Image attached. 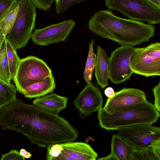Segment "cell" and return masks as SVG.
Here are the masks:
<instances>
[{
    "label": "cell",
    "mask_w": 160,
    "mask_h": 160,
    "mask_svg": "<svg viewBox=\"0 0 160 160\" xmlns=\"http://www.w3.org/2000/svg\"><path fill=\"white\" fill-rule=\"evenodd\" d=\"M0 127L3 130L19 132L32 144L42 148L73 141L79 136L76 129L58 114L17 99L0 110Z\"/></svg>",
    "instance_id": "6da1fadb"
},
{
    "label": "cell",
    "mask_w": 160,
    "mask_h": 160,
    "mask_svg": "<svg viewBox=\"0 0 160 160\" xmlns=\"http://www.w3.org/2000/svg\"><path fill=\"white\" fill-rule=\"evenodd\" d=\"M89 29L100 37L121 46L134 47L149 42L154 36V27L141 21L121 18L108 10H100L88 22Z\"/></svg>",
    "instance_id": "7a4b0ae2"
},
{
    "label": "cell",
    "mask_w": 160,
    "mask_h": 160,
    "mask_svg": "<svg viewBox=\"0 0 160 160\" xmlns=\"http://www.w3.org/2000/svg\"><path fill=\"white\" fill-rule=\"evenodd\" d=\"M159 112L153 104L147 100L133 107L111 113L102 107L98 110L99 125L107 130H116L134 125L156 123Z\"/></svg>",
    "instance_id": "3957f363"
},
{
    "label": "cell",
    "mask_w": 160,
    "mask_h": 160,
    "mask_svg": "<svg viewBox=\"0 0 160 160\" xmlns=\"http://www.w3.org/2000/svg\"><path fill=\"white\" fill-rule=\"evenodd\" d=\"M19 8L12 28L5 38L16 49L25 46L35 27L37 12L30 0H18Z\"/></svg>",
    "instance_id": "277c9868"
},
{
    "label": "cell",
    "mask_w": 160,
    "mask_h": 160,
    "mask_svg": "<svg viewBox=\"0 0 160 160\" xmlns=\"http://www.w3.org/2000/svg\"><path fill=\"white\" fill-rule=\"evenodd\" d=\"M108 8L117 11L130 19L151 25L160 22V8L147 0H104Z\"/></svg>",
    "instance_id": "5b68a950"
},
{
    "label": "cell",
    "mask_w": 160,
    "mask_h": 160,
    "mask_svg": "<svg viewBox=\"0 0 160 160\" xmlns=\"http://www.w3.org/2000/svg\"><path fill=\"white\" fill-rule=\"evenodd\" d=\"M52 74L51 70L42 60L30 56L20 60L13 79L17 90L21 93L27 86Z\"/></svg>",
    "instance_id": "8992f818"
},
{
    "label": "cell",
    "mask_w": 160,
    "mask_h": 160,
    "mask_svg": "<svg viewBox=\"0 0 160 160\" xmlns=\"http://www.w3.org/2000/svg\"><path fill=\"white\" fill-rule=\"evenodd\" d=\"M133 73L147 77L160 75V43L156 42L135 48L130 59Z\"/></svg>",
    "instance_id": "52a82bcc"
},
{
    "label": "cell",
    "mask_w": 160,
    "mask_h": 160,
    "mask_svg": "<svg viewBox=\"0 0 160 160\" xmlns=\"http://www.w3.org/2000/svg\"><path fill=\"white\" fill-rule=\"evenodd\" d=\"M97 153L89 144L73 141L52 144L47 148L48 160H95Z\"/></svg>",
    "instance_id": "ba28073f"
},
{
    "label": "cell",
    "mask_w": 160,
    "mask_h": 160,
    "mask_svg": "<svg viewBox=\"0 0 160 160\" xmlns=\"http://www.w3.org/2000/svg\"><path fill=\"white\" fill-rule=\"evenodd\" d=\"M117 134L136 149H146L150 148L154 141L160 139V128L149 124H136L118 130Z\"/></svg>",
    "instance_id": "9c48e42d"
},
{
    "label": "cell",
    "mask_w": 160,
    "mask_h": 160,
    "mask_svg": "<svg viewBox=\"0 0 160 160\" xmlns=\"http://www.w3.org/2000/svg\"><path fill=\"white\" fill-rule=\"evenodd\" d=\"M135 48L129 46H121L111 53L109 58V79L115 84L128 80L133 72L130 66V59Z\"/></svg>",
    "instance_id": "30bf717a"
},
{
    "label": "cell",
    "mask_w": 160,
    "mask_h": 160,
    "mask_svg": "<svg viewBox=\"0 0 160 160\" xmlns=\"http://www.w3.org/2000/svg\"><path fill=\"white\" fill-rule=\"evenodd\" d=\"M75 25L72 19L64 20L41 29H35L31 38L36 44L46 46L64 41Z\"/></svg>",
    "instance_id": "8fae6325"
},
{
    "label": "cell",
    "mask_w": 160,
    "mask_h": 160,
    "mask_svg": "<svg viewBox=\"0 0 160 160\" xmlns=\"http://www.w3.org/2000/svg\"><path fill=\"white\" fill-rule=\"evenodd\" d=\"M146 100L142 90L124 88L115 92L112 97L108 98L103 108L106 112L111 113L135 106Z\"/></svg>",
    "instance_id": "7c38bea8"
},
{
    "label": "cell",
    "mask_w": 160,
    "mask_h": 160,
    "mask_svg": "<svg viewBox=\"0 0 160 160\" xmlns=\"http://www.w3.org/2000/svg\"><path fill=\"white\" fill-rule=\"evenodd\" d=\"M103 101L99 88L91 82L85 86L73 102L82 118L91 115L102 108Z\"/></svg>",
    "instance_id": "4fadbf2b"
},
{
    "label": "cell",
    "mask_w": 160,
    "mask_h": 160,
    "mask_svg": "<svg viewBox=\"0 0 160 160\" xmlns=\"http://www.w3.org/2000/svg\"><path fill=\"white\" fill-rule=\"evenodd\" d=\"M67 97L59 96L56 93H51L36 98L33 102V104L44 111L58 114L67 106Z\"/></svg>",
    "instance_id": "5bb4252c"
},
{
    "label": "cell",
    "mask_w": 160,
    "mask_h": 160,
    "mask_svg": "<svg viewBox=\"0 0 160 160\" xmlns=\"http://www.w3.org/2000/svg\"><path fill=\"white\" fill-rule=\"evenodd\" d=\"M55 87V80L52 74L39 82L27 86L21 93L27 98H37L52 92Z\"/></svg>",
    "instance_id": "9a60e30c"
},
{
    "label": "cell",
    "mask_w": 160,
    "mask_h": 160,
    "mask_svg": "<svg viewBox=\"0 0 160 160\" xmlns=\"http://www.w3.org/2000/svg\"><path fill=\"white\" fill-rule=\"evenodd\" d=\"M97 50L95 76L98 83L104 88L108 85L109 58L105 51L100 46H97Z\"/></svg>",
    "instance_id": "2e32d148"
},
{
    "label": "cell",
    "mask_w": 160,
    "mask_h": 160,
    "mask_svg": "<svg viewBox=\"0 0 160 160\" xmlns=\"http://www.w3.org/2000/svg\"><path fill=\"white\" fill-rule=\"evenodd\" d=\"M135 148L117 134L112 135L110 154L114 160H132V155Z\"/></svg>",
    "instance_id": "e0dca14e"
},
{
    "label": "cell",
    "mask_w": 160,
    "mask_h": 160,
    "mask_svg": "<svg viewBox=\"0 0 160 160\" xmlns=\"http://www.w3.org/2000/svg\"><path fill=\"white\" fill-rule=\"evenodd\" d=\"M16 87L0 79V110L17 99Z\"/></svg>",
    "instance_id": "ac0fdd59"
},
{
    "label": "cell",
    "mask_w": 160,
    "mask_h": 160,
    "mask_svg": "<svg viewBox=\"0 0 160 160\" xmlns=\"http://www.w3.org/2000/svg\"><path fill=\"white\" fill-rule=\"evenodd\" d=\"M0 79L7 83H10L12 79L7 57L5 38L0 49Z\"/></svg>",
    "instance_id": "d6986e66"
},
{
    "label": "cell",
    "mask_w": 160,
    "mask_h": 160,
    "mask_svg": "<svg viewBox=\"0 0 160 160\" xmlns=\"http://www.w3.org/2000/svg\"><path fill=\"white\" fill-rule=\"evenodd\" d=\"M94 42V41L92 40L89 44V52L83 73L84 79L87 84L91 82L96 64L97 56L93 49Z\"/></svg>",
    "instance_id": "ffe728a7"
},
{
    "label": "cell",
    "mask_w": 160,
    "mask_h": 160,
    "mask_svg": "<svg viewBox=\"0 0 160 160\" xmlns=\"http://www.w3.org/2000/svg\"><path fill=\"white\" fill-rule=\"evenodd\" d=\"M6 46L10 72L11 78L12 79L15 75L21 59L17 55V49L6 39Z\"/></svg>",
    "instance_id": "44dd1931"
},
{
    "label": "cell",
    "mask_w": 160,
    "mask_h": 160,
    "mask_svg": "<svg viewBox=\"0 0 160 160\" xmlns=\"http://www.w3.org/2000/svg\"><path fill=\"white\" fill-rule=\"evenodd\" d=\"M19 8V5L18 4L16 7L0 21V29L5 37L10 31L14 25Z\"/></svg>",
    "instance_id": "7402d4cb"
},
{
    "label": "cell",
    "mask_w": 160,
    "mask_h": 160,
    "mask_svg": "<svg viewBox=\"0 0 160 160\" xmlns=\"http://www.w3.org/2000/svg\"><path fill=\"white\" fill-rule=\"evenodd\" d=\"M160 160L153 149L150 148L143 150L135 149L132 155V160Z\"/></svg>",
    "instance_id": "603a6c76"
},
{
    "label": "cell",
    "mask_w": 160,
    "mask_h": 160,
    "mask_svg": "<svg viewBox=\"0 0 160 160\" xmlns=\"http://www.w3.org/2000/svg\"><path fill=\"white\" fill-rule=\"evenodd\" d=\"M56 12L61 14L72 6L81 3L85 2L88 0H55Z\"/></svg>",
    "instance_id": "cb8c5ba5"
},
{
    "label": "cell",
    "mask_w": 160,
    "mask_h": 160,
    "mask_svg": "<svg viewBox=\"0 0 160 160\" xmlns=\"http://www.w3.org/2000/svg\"><path fill=\"white\" fill-rule=\"evenodd\" d=\"M18 4V0L0 1V21Z\"/></svg>",
    "instance_id": "d4e9b609"
},
{
    "label": "cell",
    "mask_w": 160,
    "mask_h": 160,
    "mask_svg": "<svg viewBox=\"0 0 160 160\" xmlns=\"http://www.w3.org/2000/svg\"><path fill=\"white\" fill-rule=\"evenodd\" d=\"M36 8L43 11L48 10L55 0H30Z\"/></svg>",
    "instance_id": "484cf974"
},
{
    "label": "cell",
    "mask_w": 160,
    "mask_h": 160,
    "mask_svg": "<svg viewBox=\"0 0 160 160\" xmlns=\"http://www.w3.org/2000/svg\"><path fill=\"white\" fill-rule=\"evenodd\" d=\"M1 160H25V158L20 154L19 152L12 149L6 153L2 155Z\"/></svg>",
    "instance_id": "4316f807"
},
{
    "label": "cell",
    "mask_w": 160,
    "mask_h": 160,
    "mask_svg": "<svg viewBox=\"0 0 160 160\" xmlns=\"http://www.w3.org/2000/svg\"><path fill=\"white\" fill-rule=\"evenodd\" d=\"M154 100L153 105L156 110L159 112L160 111V82L155 86L153 88Z\"/></svg>",
    "instance_id": "83f0119b"
},
{
    "label": "cell",
    "mask_w": 160,
    "mask_h": 160,
    "mask_svg": "<svg viewBox=\"0 0 160 160\" xmlns=\"http://www.w3.org/2000/svg\"><path fill=\"white\" fill-rule=\"evenodd\" d=\"M150 148L153 149L158 156L160 158V139L153 142Z\"/></svg>",
    "instance_id": "f1b7e54d"
},
{
    "label": "cell",
    "mask_w": 160,
    "mask_h": 160,
    "mask_svg": "<svg viewBox=\"0 0 160 160\" xmlns=\"http://www.w3.org/2000/svg\"><path fill=\"white\" fill-rule=\"evenodd\" d=\"M105 95L108 98H111L114 96L115 92L112 88L108 87L106 88L104 92Z\"/></svg>",
    "instance_id": "f546056e"
},
{
    "label": "cell",
    "mask_w": 160,
    "mask_h": 160,
    "mask_svg": "<svg viewBox=\"0 0 160 160\" xmlns=\"http://www.w3.org/2000/svg\"><path fill=\"white\" fill-rule=\"evenodd\" d=\"M20 155L25 158H29L31 157L32 155L29 152H27L24 148L21 149L19 151Z\"/></svg>",
    "instance_id": "4dcf8cb0"
},
{
    "label": "cell",
    "mask_w": 160,
    "mask_h": 160,
    "mask_svg": "<svg viewBox=\"0 0 160 160\" xmlns=\"http://www.w3.org/2000/svg\"><path fill=\"white\" fill-rule=\"evenodd\" d=\"M156 7L160 8V0H147Z\"/></svg>",
    "instance_id": "1f68e13d"
},
{
    "label": "cell",
    "mask_w": 160,
    "mask_h": 160,
    "mask_svg": "<svg viewBox=\"0 0 160 160\" xmlns=\"http://www.w3.org/2000/svg\"><path fill=\"white\" fill-rule=\"evenodd\" d=\"M5 38L0 29V49Z\"/></svg>",
    "instance_id": "d6a6232c"
},
{
    "label": "cell",
    "mask_w": 160,
    "mask_h": 160,
    "mask_svg": "<svg viewBox=\"0 0 160 160\" xmlns=\"http://www.w3.org/2000/svg\"><path fill=\"white\" fill-rule=\"evenodd\" d=\"M2 0H0V1Z\"/></svg>",
    "instance_id": "836d02e7"
},
{
    "label": "cell",
    "mask_w": 160,
    "mask_h": 160,
    "mask_svg": "<svg viewBox=\"0 0 160 160\" xmlns=\"http://www.w3.org/2000/svg\"></svg>",
    "instance_id": "e575fe53"
}]
</instances>
